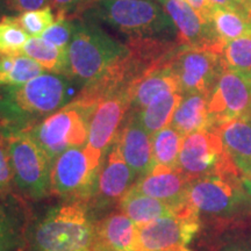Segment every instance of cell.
<instances>
[{
    "label": "cell",
    "mask_w": 251,
    "mask_h": 251,
    "mask_svg": "<svg viewBox=\"0 0 251 251\" xmlns=\"http://www.w3.org/2000/svg\"><path fill=\"white\" fill-rule=\"evenodd\" d=\"M92 250L139 251V227L121 211L96 224Z\"/></svg>",
    "instance_id": "18"
},
{
    "label": "cell",
    "mask_w": 251,
    "mask_h": 251,
    "mask_svg": "<svg viewBox=\"0 0 251 251\" xmlns=\"http://www.w3.org/2000/svg\"><path fill=\"white\" fill-rule=\"evenodd\" d=\"M29 40V34L24 29L18 17L4 15L0 20V56L23 55Z\"/></svg>",
    "instance_id": "29"
},
{
    "label": "cell",
    "mask_w": 251,
    "mask_h": 251,
    "mask_svg": "<svg viewBox=\"0 0 251 251\" xmlns=\"http://www.w3.org/2000/svg\"><path fill=\"white\" fill-rule=\"evenodd\" d=\"M190 4L194 11L201 17L205 21L211 23V13H212V6L209 4L208 0H185Z\"/></svg>",
    "instance_id": "36"
},
{
    "label": "cell",
    "mask_w": 251,
    "mask_h": 251,
    "mask_svg": "<svg viewBox=\"0 0 251 251\" xmlns=\"http://www.w3.org/2000/svg\"><path fill=\"white\" fill-rule=\"evenodd\" d=\"M180 92L171 62L153 68L135 80L129 89L130 112H140L165 93Z\"/></svg>",
    "instance_id": "19"
},
{
    "label": "cell",
    "mask_w": 251,
    "mask_h": 251,
    "mask_svg": "<svg viewBox=\"0 0 251 251\" xmlns=\"http://www.w3.org/2000/svg\"><path fill=\"white\" fill-rule=\"evenodd\" d=\"M211 24L215 34L224 45L240 37L251 36V18L247 12L213 7Z\"/></svg>",
    "instance_id": "24"
},
{
    "label": "cell",
    "mask_w": 251,
    "mask_h": 251,
    "mask_svg": "<svg viewBox=\"0 0 251 251\" xmlns=\"http://www.w3.org/2000/svg\"><path fill=\"white\" fill-rule=\"evenodd\" d=\"M226 68L251 77V36L229 41L224 47Z\"/></svg>",
    "instance_id": "30"
},
{
    "label": "cell",
    "mask_w": 251,
    "mask_h": 251,
    "mask_svg": "<svg viewBox=\"0 0 251 251\" xmlns=\"http://www.w3.org/2000/svg\"><path fill=\"white\" fill-rule=\"evenodd\" d=\"M129 109V89L118 91L98 102L90 115L87 148L103 158L117 139Z\"/></svg>",
    "instance_id": "13"
},
{
    "label": "cell",
    "mask_w": 251,
    "mask_h": 251,
    "mask_svg": "<svg viewBox=\"0 0 251 251\" xmlns=\"http://www.w3.org/2000/svg\"><path fill=\"white\" fill-rule=\"evenodd\" d=\"M2 12H4V9H2L1 5H0V18H2V17H4V15H2Z\"/></svg>",
    "instance_id": "40"
},
{
    "label": "cell",
    "mask_w": 251,
    "mask_h": 251,
    "mask_svg": "<svg viewBox=\"0 0 251 251\" xmlns=\"http://www.w3.org/2000/svg\"><path fill=\"white\" fill-rule=\"evenodd\" d=\"M120 211L127 215L137 227L148 225L150 222L170 215L177 207L170 203L146 196L131 187L119 201Z\"/></svg>",
    "instance_id": "22"
},
{
    "label": "cell",
    "mask_w": 251,
    "mask_h": 251,
    "mask_svg": "<svg viewBox=\"0 0 251 251\" xmlns=\"http://www.w3.org/2000/svg\"><path fill=\"white\" fill-rule=\"evenodd\" d=\"M241 180H242V185L248 196L251 198V169L241 175Z\"/></svg>",
    "instance_id": "38"
},
{
    "label": "cell",
    "mask_w": 251,
    "mask_h": 251,
    "mask_svg": "<svg viewBox=\"0 0 251 251\" xmlns=\"http://www.w3.org/2000/svg\"><path fill=\"white\" fill-rule=\"evenodd\" d=\"M50 0H0V5L4 11L12 13H24L46 7Z\"/></svg>",
    "instance_id": "35"
},
{
    "label": "cell",
    "mask_w": 251,
    "mask_h": 251,
    "mask_svg": "<svg viewBox=\"0 0 251 251\" xmlns=\"http://www.w3.org/2000/svg\"><path fill=\"white\" fill-rule=\"evenodd\" d=\"M96 224L87 203L70 201L48 212L39 222L31 237L34 251H91Z\"/></svg>",
    "instance_id": "4"
},
{
    "label": "cell",
    "mask_w": 251,
    "mask_h": 251,
    "mask_svg": "<svg viewBox=\"0 0 251 251\" xmlns=\"http://www.w3.org/2000/svg\"><path fill=\"white\" fill-rule=\"evenodd\" d=\"M103 158L86 146L62 152L51 165V192L71 201L89 203Z\"/></svg>",
    "instance_id": "6"
},
{
    "label": "cell",
    "mask_w": 251,
    "mask_h": 251,
    "mask_svg": "<svg viewBox=\"0 0 251 251\" xmlns=\"http://www.w3.org/2000/svg\"><path fill=\"white\" fill-rule=\"evenodd\" d=\"M91 251H120V250H91Z\"/></svg>",
    "instance_id": "41"
},
{
    "label": "cell",
    "mask_w": 251,
    "mask_h": 251,
    "mask_svg": "<svg viewBox=\"0 0 251 251\" xmlns=\"http://www.w3.org/2000/svg\"><path fill=\"white\" fill-rule=\"evenodd\" d=\"M23 241V224L9 200L0 199V251H14Z\"/></svg>",
    "instance_id": "28"
},
{
    "label": "cell",
    "mask_w": 251,
    "mask_h": 251,
    "mask_svg": "<svg viewBox=\"0 0 251 251\" xmlns=\"http://www.w3.org/2000/svg\"><path fill=\"white\" fill-rule=\"evenodd\" d=\"M183 99L180 92L165 93L152 100L140 112H136L137 120L150 135L170 126L176 108Z\"/></svg>",
    "instance_id": "23"
},
{
    "label": "cell",
    "mask_w": 251,
    "mask_h": 251,
    "mask_svg": "<svg viewBox=\"0 0 251 251\" xmlns=\"http://www.w3.org/2000/svg\"><path fill=\"white\" fill-rule=\"evenodd\" d=\"M135 178L136 175L122 158L120 150L115 144H112L107 157L100 166L89 202L93 201L96 207H105L120 201L134 185Z\"/></svg>",
    "instance_id": "15"
},
{
    "label": "cell",
    "mask_w": 251,
    "mask_h": 251,
    "mask_svg": "<svg viewBox=\"0 0 251 251\" xmlns=\"http://www.w3.org/2000/svg\"><path fill=\"white\" fill-rule=\"evenodd\" d=\"M212 128L251 114V77L226 68L208 94Z\"/></svg>",
    "instance_id": "12"
},
{
    "label": "cell",
    "mask_w": 251,
    "mask_h": 251,
    "mask_svg": "<svg viewBox=\"0 0 251 251\" xmlns=\"http://www.w3.org/2000/svg\"><path fill=\"white\" fill-rule=\"evenodd\" d=\"M181 94H209L226 69L222 52L206 48H181L171 59Z\"/></svg>",
    "instance_id": "11"
},
{
    "label": "cell",
    "mask_w": 251,
    "mask_h": 251,
    "mask_svg": "<svg viewBox=\"0 0 251 251\" xmlns=\"http://www.w3.org/2000/svg\"><path fill=\"white\" fill-rule=\"evenodd\" d=\"M113 144L136 176L142 177L152 169L151 135L142 127L134 112L129 111L126 117Z\"/></svg>",
    "instance_id": "16"
},
{
    "label": "cell",
    "mask_w": 251,
    "mask_h": 251,
    "mask_svg": "<svg viewBox=\"0 0 251 251\" xmlns=\"http://www.w3.org/2000/svg\"><path fill=\"white\" fill-rule=\"evenodd\" d=\"M76 28V19L57 15V20L42 34V39L57 48L68 49Z\"/></svg>",
    "instance_id": "32"
},
{
    "label": "cell",
    "mask_w": 251,
    "mask_h": 251,
    "mask_svg": "<svg viewBox=\"0 0 251 251\" xmlns=\"http://www.w3.org/2000/svg\"><path fill=\"white\" fill-rule=\"evenodd\" d=\"M23 55L36 61L45 70L52 74L69 75L68 49L57 48L39 37H31L25 46Z\"/></svg>",
    "instance_id": "25"
},
{
    "label": "cell",
    "mask_w": 251,
    "mask_h": 251,
    "mask_svg": "<svg viewBox=\"0 0 251 251\" xmlns=\"http://www.w3.org/2000/svg\"><path fill=\"white\" fill-rule=\"evenodd\" d=\"M70 77L42 74L23 85L0 90V122L2 129L27 130L41 119L70 103L75 87Z\"/></svg>",
    "instance_id": "1"
},
{
    "label": "cell",
    "mask_w": 251,
    "mask_h": 251,
    "mask_svg": "<svg viewBox=\"0 0 251 251\" xmlns=\"http://www.w3.org/2000/svg\"><path fill=\"white\" fill-rule=\"evenodd\" d=\"M90 0H50L57 15L79 19V15Z\"/></svg>",
    "instance_id": "34"
},
{
    "label": "cell",
    "mask_w": 251,
    "mask_h": 251,
    "mask_svg": "<svg viewBox=\"0 0 251 251\" xmlns=\"http://www.w3.org/2000/svg\"><path fill=\"white\" fill-rule=\"evenodd\" d=\"M250 18H251V12H250Z\"/></svg>",
    "instance_id": "43"
},
{
    "label": "cell",
    "mask_w": 251,
    "mask_h": 251,
    "mask_svg": "<svg viewBox=\"0 0 251 251\" xmlns=\"http://www.w3.org/2000/svg\"><path fill=\"white\" fill-rule=\"evenodd\" d=\"M183 140V135H180L171 126H168L151 135L153 166L178 168Z\"/></svg>",
    "instance_id": "27"
},
{
    "label": "cell",
    "mask_w": 251,
    "mask_h": 251,
    "mask_svg": "<svg viewBox=\"0 0 251 251\" xmlns=\"http://www.w3.org/2000/svg\"><path fill=\"white\" fill-rule=\"evenodd\" d=\"M127 45L108 35L93 20H78L68 47V76L84 87L101 77L112 65L127 56Z\"/></svg>",
    "instance_id": "3"
},
{
    "label": "cell",
    "mask_w": 251,
    "mask_h": 251,
    "mask_svg": "<svg viewBox=\"0 0 251 251\" xmlns=\"http://www.w3.org/2000/svg\"><path fill=\"white\" fill-rule=\"evenodd\" d=\"M90 115V111L71 101L26 131L52 163L65 150L85 146Z\"/></svg>",
    "instance_id": "7"
},
{
    "label": "cell",
    "mask_w": 251,
    "mask_h": 251,
    "mask_svg": "<svg viewBox=\"0 0 251 251\" xmlns=\"http://www.w3.org/2000/svg\"><path fill=\"white\" fill-rule=\"evenodd\" d=\"M174 21L176 41L183 48H206L224 51V43L215 34L212 24L203 19L185 0H158Z\"/></svg>",
    "instance_id": "14"
},
{
    "label": "cell",
    "mask_w": 251,
    "mask_h": 251,
    "mask_svg": "<svg viewBox=\"0 0 251 251\" xmlns=\"http://www.w3.org/2000/svg\"><path fill=\"white\" fill-rule=\"evenodd\" d=\"M187 202L199 213L226 216L243 211L251 205L241 175H214L191 180Z\"/></svg>",
    "instance_id": "9"
},
{
    "label": "cell",
    "mask_w": 251,
    "mask_h": 251,
    "mask_svg": "<svg viewBox=\"0 0 251 251\" xmlns=\"http://www.w3.org/2000/svg\"><path fill=\"white\" fill-rule=\"evenodd\" d=\"M213 129L218 131L241 175L251 169V117L234 119Z\"/></svg>",
    "instance_id": "20"
},
{
    "label": "cell",
    "mask_w": 251,
    "mask_h": 251,
    "mask_svg": "<svg viewBox=\"0 0 251 251\" xmlns=\"http://www.w3.org/2000/svg\"><path fill=\"white\" fill-rule=\"evenodd\" d=\"M170 126L183 136L211 129L208 112V94L186 93L176 108Z\"/></svg>",
    "instance_id": "21"
},
{
    "label": "cell",
    "mask_w": 251,
    "mask_h": 251,
    "mask_svg": "<svg viewBox=\"0 0 251 251\" xmlns=\"http://www.w3.org/2000/svg\"><path fill=\"white\" fill-rule=\"evenodd\" d=\"M178 169L190 180L214 175H241L215 129H205L184 137Z\"/></svg>",
    "instance_id": "8"
},
{
    "label": "cell",
    "mask_w": 251,
    "mask_h": 251,
    "mask_svg": "<svg viewBox=\"0 0 251 251\" xmlns=\"http://www.w3.org/2000/svg\"><path fill=\"white\" fill-rule=\"evenodd\" d=\"M250 117H251V114H250Z\"/></svg>",
    "instance_id": "44"
},
{
    "label": "cell",
    "mask_w": 251,
    "mask_h": 251,
    "mask_svg": "<svg viewBox=\"0 0 251 251\" xmlns=\"http://www.w3.org/2000/svg\"><path fill=\"white\" fill-rule=\"evenodd\" d=\"M200 229V213L188 202L170 215L139 227V251H191L187 246Z\"/></svg>",
    "instance_id": "10"
},
{
    "label": "cell",
    "mask_w": 251,
    "mask_h": 251,
    "mask_svg": "<svg viewBox=\"0 0 251 251\" xmlns=\"http://www.w3.org/2000/svg\"><path fill=\"white\" fill-rule=\"evenodd\" d=\"M155 1H157V2H158V0H155Z\"/></svg>",
    "instance_id": "42"
},
{
    "label": "cell",
    "mask_w": 251,
    "mask_h": 251,
    "mask_svg": "<svg viewBox=\"0 0 251 251\" xmlns=\"http://www.w3.org/2000/svg\"><path fill=\"white\" fill-rule=\"evenodd\" d=\"M81 13L89 20L101 21L129 37H177L174 21L153 0H90Z\"/></svg>",
    "instance_id": "2"
},
{
    "label": "cell",
    "mask_w": 251,
    "mask_h": 251,
    "mask_svg": "<svg viewBox=\"0 0 251 251\" xmlns=\"http://www.w3.org/2000/svg\"><path fill=\"white\" fill-rule=\"evenodd\" d=\"M19 23L30 36L37 37L42 35L50 26L57 20V14L50 6L24 12L18 17Z\"/></svg>",
    "instance_id": "31"
},
{
    "label": "cell",
    "mask_w": 251,
    "mask_h": 251,
    "mask_svg": "<svg viewBox=\"0 0 251 251\" xmlns=\"http://www.w3.org/2000/svg\"><path fill=\"white\" fill-rule=\"evenodd\" d=\"M237 2L241 6H242L244 9H246L248 13L250 14V12H251V0H237Z\"/></svg>",
    "instance_id": "39"
},
{
    "label": "cell",
    "mask_w": 251,
    "mask_h": 251,
    "mask_svg": "<svg viewBox=\"0 0 251 251\" xmlns=\"http://www.w3.org/2000/svg\"><path fill=\"white\" fill-rule=\"evenodd\" d=\"M190 179L178 168L155 165L131 187L146 196L178 207L187 202Z\"/></svg>",
    "instance_id": "17"
},
{
    "label": "cell",
    "mask_w": 251,
    "mask_h": 251,
    "mask_svg": "<svg viewBox=\"0 0 251 251\" xmlns=\"http://www.w3.org/2000/svg\"><path fill=\"white\" fill-rule=\"evenodd\" d=\"M13 171H12L11 162L6 143L0 135V197H4L12 188L13 184Z\"/></svg>",
    "instance_id": "33"
},
{
    "label": "cell",
    "mask_w": 251,
    "mask_h": 251,
    "mask_svg": "<svg viewBox=\"0 0 251 251\" xmlns=\"http://www.w3.org/2000/svg\"><path fill=\"white\" fill-rule=\"evenodd\" d=\"M6 143L14 184L25 196L42 199L51 191L52 163L26 130L1 129Z\"/></svg>",
    "instance_id": "5"
},
{
    "label": "cell",
    "mask_w": 251,
    "mask_h": 251,
    "mask_svg": "<svg viewBox=\"0 0 251 251\" xmlns=\"http://www.w3.org/2000/svg\"><path fill=\"white\" fill-rule=\"evenodd\" d=\"M45 70L26 55L0 56V86L23 85Z\"/></svg>",
    "instance_id": "26"
},
{
    "label": "cell",
    "mask_w": 251,
    "mask_h": 251,
    "mask_svg": "<svg viewBox=\"0 0 251 251\" xmlns=\"http://www.w3.org/2000/svg\"><path fill=\"white\" fill-rule=\"evenodd\" d=\"M208 1L212 7H222V8L231 9V11L247 12L242 6L238 4L237 0H208Z\"/></svg>",
    "instance_id": "37"
}]
</instances>
